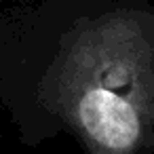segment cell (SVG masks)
I'll return each instance as SVG.
<instances>
[{"instance_id":"obj_1","label":"cell","mask_w":154,"mask_h":154,"mask_svg":"<svg viewBox=\"0 0 154 154\" xmlns=\"http://www.w3.org/2000/svg\"><path fill=\"white\" fill-rule=\"evenodd\" d=\"M0 95L23 146L68 133L85 154H152L154 15L120 9L85 21L40 74Z\"/></svg>"}]
</instances>
